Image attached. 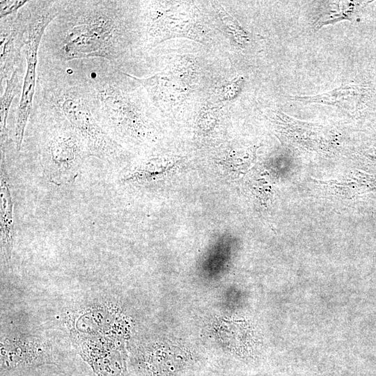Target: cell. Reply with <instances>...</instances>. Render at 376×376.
Instances as JSON below:
<instances>
[{"instance_id": "obj_1", "label": "cell", "mask_w": 376, "mask_h": 376, "mask_svg": "<svg viewBox=\"0 0 376 376\" xmlns=\"http://www.w3.org/2000/svg\"><path fill=\"white\" fill-rule=\"evenodd\" d=\"M135 4L57 0L58 12L45 30L38 58L54 61L102 58L122 70L141 32Z\"/></svg>"}, {"instance_id": "obj_2", "label": "cell", "mask_w": 376, "mask_h": 376, "mask_svg": "<svg viewBox=\"0 0 376 376\" xmlns=\"http://www.w3.org/2000/svg\"><path fill=\"white\" fill-rule=\"evenodd\" d=\"M35 95L56 108L84 143L91 157L106 162L120 154L119 144L100 126L84 85L70 61L38 58Z\"/></svg>"}, {"instance_id": "obj_3", "label": "cell", "mask_w": 376, "mask_h": 376, "mask_svg": "<svg viewBox=\"0 0 376 376\" xmlns=\"http://www.w3.org/2000/svg\"><path fill=\"white\" fill-rule=\"evenodd\" d=\"M26 130L31 131V143L37 150L45 176L56 185L73 182L84 161L91 157L64 116L36 95Z\"/></svg>"}, {"instance_id": "obj_4", "label": "cell", "mask_w": 376, "mask_h": 376, "mask_svg": "<svg viewBox=\"0 0 376 376\" xmlns=\"http://www.w3.org/2000/svg\"><path fill=\"white\" fill-rule=\"evenodd\" d=\"M29 19L26 42L23 49L26 72L17 107L10 109L12 137L16 150L21 152L25 130L32 109L36 85L37 65L40 44L45 30L58 12L57 0H32L28 1Z\"/></svg>"}, {"instance_id": "obj_5", "label": "cell", "mask_w": 376, "mask_h": 376, "mask_svg": "<svg viewBox=\"0 0 376 376\" xmlns=\"http://www.w3.org/2000/svg\"><path fill=\"white\" fill-rule=\"evenodd\" d=\"M29 19L28 2L17 12L0 20V85L6 81L24 60Z\"/></svg>"}, {"instance_id": "obj_6", "label": "cell", "mask_w": 376, "mask_h": 376, "mask_svg": "<svg viewBox=\"0 0 376 376\" xmlns=\"http://www.w3.org/2000/svg\"><path fill=\"white\" fill-rule=\"evenodd\" d=\"M368 97L367 88L357 84H343L325 93L293 95L290 96V99L301 102L332 106L350 113H355L361 109Z\"/></svg>"}, {"instance_id": "obj_7", "label": "cell", "mask_w": 376, "mask_h": 376, "mask_svg": "<svg viewBox=\"0 0 376 376\" xmlns=\"http://www.w3.org/2000/svg\"><path fill=\"white\" fill-rule=\"evenodd\" d=\"M274 120L293 143L311 148H322L329 144L331 134L326 127L296 120L281 111L274 113Z\"/></svg>"}, {"instance_id": "obj_8", "label": "cell", "mask_w": 376, "mask_h": 376, "mask_svg": "<svg viewBox=\"0 0 376 376\" xmlns=\"http://www.w3.org/2000/svg\"><path fill=\"white\" fill-rule=\"evenodd\" d=\"M6 155L1 152L0 229L1 244L7 258L11 253L14 231L13 204L6 167Z\"/></svg>"}, {"instance_id": "obj_9", "label": "cell", "mask_w": 376, "mask_h": 376, "mask_svg": "<svg viewBox=\"0 0 376 376\" xmlns=\"http://www.w3.org/2000/svg\"><path fill=\"white\" fill-rule=\"evenodd\" d=\"M316 3L311 17V27L314 31H318L328 24L351 19L363 2L321 1Z\"/></svg>"}, {"instance_id": "obj_10", "label": "cell", "mask_w": 376, "mask_h": 376, "mask_svg": "<svg viewBox=\"0 0 376 376\" xmlns=\"http://www.w3.org/2000/svg\"><path fill=\"white\" fill-rule=\"evenodd\" d=\"M26 72L25 58L15 69L12 76L6 81L1 92L0 102V128L1 144L7 142L10 138L8 127V120L15 98L19 97L22 91Z\"/></svg>"}, {"instance_id": "obj_11", "label": "cell", "mask_w": 376, "mask_h": 376, "mask_svg": "<svg viewBox=\"0 0 376 376\" xmlns=\"http://www.w3.org/2000/svg\"><path fill=\"white\" fill-rule=\"evenodd\" d=\"M28 1H1L0 17L10 15L26 5Z\"/></svg>"}]
</instances>
